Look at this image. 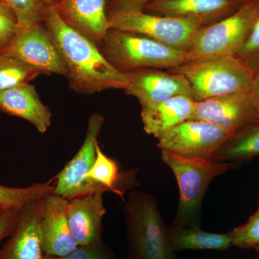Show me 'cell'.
<instances>
[{"instance_id":"25","label":"cell","mask_w":259,"mask_h":259,"mask_svg":"<svg viewBox=\"0 0 259 259\" xmlns=\"http://www.w3.org/2000/svg\"><path fill=\"white\" fill-rule=\"evenodd\" d=\"M14 12L20 27L41 22L47 5L44 0H2Z\"/></svg>"},{"instance_id":"3","label":"cell","mask_w":259,"mask_h":259,"mask_svg":"<svg viewBox=\"0 0 259 259\" xmlns=\"http://www.w3.org/2000/svg\"><path fill=\"white\" fill-rule=\"evenodd\" d=\"M130 259H177L156 197L133 190L123 206Z\"/></svg>"},{"instance_id":"23","label":"cell","mask_w":259,"mask_h":259,"mask_svg":"<svg viewBox=\"0 0 259 259\" xmlns=\"http://www.w3.org/2000/svg\"><path fill=\"white\" fill-rule=\"evenodd\" d=\"M40 74L18 58L0 51V92L29 83Z\"/></svg>"},{"instance_id":"28","label":"cell","mask_w":259,"mask_h":259,"mask_svg":"<svg viewBox=\"0 0 259 259\" xmlns=\"http://www.w3.org/2000/svg\"><path fill=\"white\" fill-rule=\"evenodd\" d=\"M20 25L13 10L3 1H0V50L12 41Z\"/></svg>"},{"instance_id":"2","label":"cell","mask_w":259,"mask_h":259,"mask_svg":"<svg viewBox=\"0 0 259 259\" xmlns=\"http://www.w3.org/2000/svg\"><path fill=\"white\" fill-rule=\"evenodd\" d=\"M162 161L171 168L180 191L178 208L171 225L199 227L202 201L215 177L240 166L239 161H224L183 156L161 150Z\"/></svg>"},{"instance_id":"9","label":"cell","mask_w":259,"mask_h":259,"mask_svg":"<svg viewBox=\"0 0 259 259\" xmlns=\"http://www.w3.org/2000/svg\"><path fill=\"white\" fill-rule=\"evenodd\" d=\"M0 51L18 58L42 74L67 76L66 65L42 21L20 27L14 38Z\"/></svg>"},{"instance_id":"8","label":"cell","mask_w":259,"mask_h":259,"mask_svg":"<svg viewBox=\"0 0 259 259\" xmlns=\"http://www.w3.org/2000/svg\"><path fill=\"white\" fill-rule=\"evenodd\" d=\"M234 134L207 121L190 119L159 136L157 146L183 156L216 160Z\"/></svg>"},{"instance_id":"24","label":"cell","mask_w":259,"mask_h":259,"mask_svg":"<svg viewBox=\"0 0 259 259\" xmlns=\"http://www.w3.org/2000/svg\"><path fill=\"white\" fill-rule=\"evenodd\" d=\"M54 186L49 182L36 183L26 187H10L0 185V204L18 209L41 200L54 192Z\"/></svg>"},{"instance_id":"29","label":"cell","mask_w":259,"mask_h":259,"mask_svg":"<svg viewBox=\"0 0 259 259\" xmlns=\"http://www.w3.org/2000/svg\"><path fill=\"white\" fill-rule=\"evenodd\" d=\"M110 247L101 241L95 244L78 246L69 254L63 256H49L46 259H113Z\"/></svg>"},{"instance_id":"11","label":"cell","mask_w":259,"mask_h":259,"mask_svg":"<svg viewBox=\"0 0 259 259\" xmlns=\"http://www.w3.org/2000/svg\"><path fill=\"white\" fill-rule=\"evenodd\" d=\"M123 74L127 83L124 90L127 95L136 97L141 107L177 96L192 98L190 83L185 76L169 70L144 69Z\"/></svg>"},{"instance_id":"13","label":"cell","mask_w":259,"mask_h":259,"mask_svg":"<svg viewBox=\"0 0 259 259\" xmlns=\"http://www.w3.org/2000/svg\"><path fill=\"white\" fill-rule=\"evenodd\" d=\"M69 200L54 193L48 194L38 203L40 232L45 254L63 256L78 248L67 218Z\"/></svg>"},{"instance_id":"21","label":"cell","mask_w":259,"mask_h":259,"mask_svg":"<svg viewBox=\"0 0 259 259\" xmlns=\"http://www.w3.org/2000/svg\"><path fill=\"white\" fill-rule=\"evenodd\" d=\"M168 239L175 253L183 250H224L233 246L230 233H208L199 227L187 228L170 224Z\"/></svg>"},{"instance_id":"10","label":"cell","mask_w":259,"mask_h":259,"mask_svg":"<svg viewBox=\"0 0 259 259\" xmlns=\"http://www.w3.org/2000/svg\"><path fill=\"white\" fill-rule=\"evenodd\" d=\"M104 122L105 118L100 114L90 115L83 144L72 159L56 176L54 193L71 200L98 192L89 182L88 175L96 158L97 140Z\"/></svg>"},{"instance_id":"33","label":"cell","mask_w":259,"mask_h":259,"mask_svg":"<svg viewBox=\"0 0 259 259\" xmlns=\"http://www.w3.org/2000/svg\"><path fill=\"white\" fill-rule=\"evenodd\" d=\"M44 1H45L46 5L48 6V5H53L55 4L58 0H44Z\"/></svg>"},{"instance_id":"15","label":"cell","mask_w":259,"mask_h":259,"mask_svg":"<svg viewBox=\"0 0 259 259\" xmlns=\"http://www.w3.org/2000/svg\"><path fill=\"white\" fill-rule=\"evenodd\" d=\"M39 202L21 209L14 230L0 249V259H46L40 232Z\"/></svg>"},{"instance_id":"27","label":"cell","mask_w":259,"mask_h":259,"mask_svg":"<svg viewBox=\"0 0 259 259\" xmlns=\"http://www.w3.org/2000/svg\"><path fill=\"white\" fill-rule=\"evenodd\" d=\"M235 57L254 76L259 73V15L253 23L244 44Z\"/></svg>"},{"instance_id":"20","label":"cell","mask_w":259,"mask_h":259,"mask_svg":"<svg viewBox=\"0 0 259 259\" xmlns=\"http://www.w3.org/2000/svg\"><path fill=\"white\" fill-rule=\"evenodd\" d=\"M134 170L121 171L115 160L107 156L97 144L96 158L88 175L89 182L98 192H112L123 197L124 192L137 187Z\"/></svg>"},{"instance_id":"22","label":"cell","mask_w":259,"mask_h":259,"mask_svg":"<svg viewBox=\"0 0 259 259\" xmlns=\"http://www.w3.org/2000/svg\"><path fill=\"white\" fill-rule=\"evenodd\" d=\"M259 155V121L237 131L225 145L216 160L240 161Z\"/></svg>"},{"instance_id":"31","label":"cell","mask_w":259,"mask_h":259,"mask_svg":"<svg viewBox=\"0 0 259 259\" xmlns=\"http://www.w3.org/2000/svg\"><path fill=\"white\" fill-rule=\"evenodd\" d=\"M152 0H107V15L115 12L144 10Z\"/></svg>"},{"instance_id":"34","label":"cell","mask_w":259,"mask_h":259,"mask_svg":"<svg viewBox=\"0 0 259 259\" xmlns=\"http://www.w3.org/2000/svg\"><path fill=\"white\" fill-rule=\"evenodd\" d=\"M253 248H254V249L256 250L257 252H258L259 254V245H256V246H255Z\"/></svg>"},{"instance_id":"14","label":"cell","mask_w":259,"mask_h":259,"mask_svg":"<svg viewBox=\"0 0 259 259\" xmlns=\"http://www.w3.org/2000/svg\"><path fill=\"white\" fill-rule=\"evenodd\" d=\"M247 0H152L144 11L151 14L193 18L205 25L229 16Z\"/></svg>"},{"instance_id":"35","label":"cell","mask_w":259,"mask_h":259,"mask_svg":"<svg viewBox=\"0 0 259 259\" xmlns=\"http://www.w3.org/2000/svg\"><path fill=\"white\" fill-rule=\"evenodd\" d=\"M0 1H2V0H0Z\"/></svg>"},{"instance_id":"7","label":"cell","mask_w":259,"mask_h":259,"mask_svg":"<svg viewBox=\"0 0 259 259\" xmlns=\"http://www.w3.org/2000/svg\"><path fill=\"white\" fill-rule=\"evenodd\" d=\"M109 26L150 37L160 44L187 53L196 35L205 25L193 18L151 14L144 10L108 14Z\"/></svg>"},{"instance_id":"5","label":"cell","mask_w":259,"mask_h":259,"mask_svg":"<svg viewBox=\"0 0 259 259\" xmlns=\"http://www.w3.org/2000/svg\"><path fill=\"white\" fill-rule=\"evenodd\" d=\"M185 76L196 102L249 91L254 74L235 56L186 61L168 69Z\"/></svg>"},{"instance_id":"30","label":"cell","mask_w":259,"mask_h":259,"mask_svg":"<svg viewBox=\"0 0 259 259\" xmlns=\"http://www.w3.org/2000/svg\"><path fill=\"white\" fill-rule=\"evenodd\" d=\"M21 209L10 208L0 204V243L11 234L19 219Z\"/></svg>"},{"instance_id":"17","label":"cell","mask_w":259,"mask_h":259,"mask_svg":"<svg viewBox=\"0 0 259 259\" xmlns=\"http://www.w3.org/2000/svg\"><path fill=\"white\" fill-rule=\"evenodd\" d=\"M53 5L68 25L96 44L110 29L107 0H58Z\"/></svg>"},{"instance_id":"1","label":"cell","mask_w":259,"mask_h":259,"mask_svg":"<svg viewBox=\"0 0 259 259\" xmlns=\"http://www.w3.org/2000/svg\"><path fill=\"white\" fill-rule=\"evenodd\" d=\"M42 23L66 65L70 88L90 95L112 89L125 90L127 80L105 59L96 44L71 28L54 5H48Z\"/></svg>"},{"instance_id":"6","label":"cell","mask_w":259,"mask_h":259,"mask_svg":"<svg viewBox=\"0 0 259 259\" xmlns=\"http://www.w3.org/2000/svg\"><path fill=\"white\" fill-rule=\"evenodd\" d=\"M259 15V0H247L229 16L203 27L186 53V61L236 56Z\"/></svg>"},{"instance_id":"16","label":"cell","mask_w":259,"mask_h":259,"mask_svg":"<svg viewBox=\"0 0 259 259\" xmlns=\"http://www.w3.org/2000/svg\"><path fill=\"white\" fill-rule=\"evenodd\" d=\"M103 201L102 192L69 200L68 221L71 233L79 246L93 245L102 241V224L106 213Z\"/></svg>"},{"instance_id":"4","label":"cell","mask_w":259,"mask_h":259,"mask_svg":"<svg viewBox=\"0 0 259 259\" xmlns=\"http://www.w3.org/2000/svg\"><path fill=\"white\" fill-rule=\"evenodd\" d=\"M120 73L144 69H171L186 62V53L135 32L109 29L96 44Z\"/></svg>"},{"instance_id":"26","label":"cell","mask_w":259,"mask_h":259,"mask_svg":"<svg viewBox=\"0 0 259 259\" xmlns=\"http://www.w3.org/2000/svg\"><path fill=\"white\" fill-rule=\"evenodd\" d=\"M229 233L233 246L250 248L259 245V203L258 209L246 223Z\"/></svg>"},{"instance_id":"12","label":"cell","mask_w":259,"mask_h":259,"mask_svg":"<svg viewBox=\"0 0 259 259\" xmlns=\"http://www.w3.org/2000/svg\"><path fill=\"white\" fill-rule=\"evenodd\" d=\"M192 119L236 133L259 121V112L249 91L239 92L197 102Z\"/></svg>"},{"instance_id":"19","label":"cell","mask_w":259,"mask_h":259,"mask_svg":"<svg viewBox=\"0 0 259 259\" xmlns=\"http://www.w3.org/2000/svg\"><path fill=\"white\" fill-rule=\"evenodd\" d=\"M197 102L191 97L177 96L149 106L142 107L144 128L158 139L175 126L192 119Z\"/></svg>"},{"instance_id":"32","label":"cell","mask_w":259,"mask_h":259,"mask_svg":"<svg viewBox=\"0 0 259 259\" xmlns=\"http://www.w3.org/2000/svg\"><path fill=\"white\" fill-rule=\"evenodd\" d=\"M250 97L259 112V73L254 76L249 90Z\"/></svg>"},{"instance_id":"18","label":"cell","mask_w":259,"mask_h":259,"mask_svg":"<svg viewBox=\"0 0 259 259\" xmlns=\"http://www.w3.org/2000/svg\"><path fill=\"white\" fill-rule=\"evenodd\" d=\"M0 111L28 121L40 134L47 133L51 125L50 110L29 83L0 92Z\"/></svg>"}]
</instances>
